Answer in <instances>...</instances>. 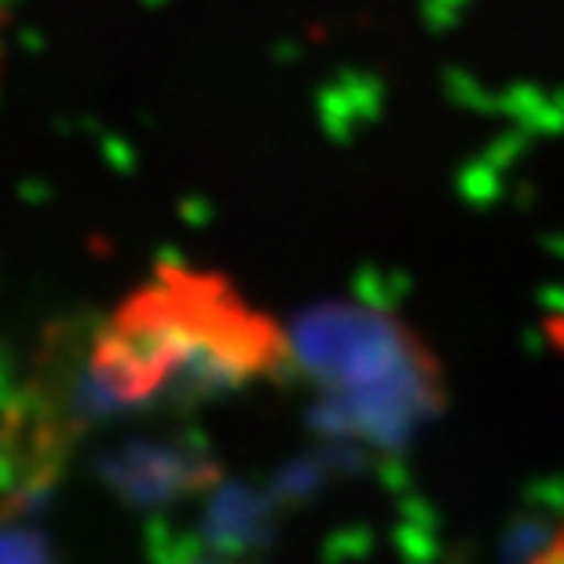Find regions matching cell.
<instances>
[{
  "mask_svg": "<svg viewBox=\"0 0 564 564\" xmlns=\"http://www.w3.org/2000/svg\"><path fill=\"white\" fill-rule=\"evenodd\" d=\"M99 480L118 495L121 502L154 510V506L187 499L217 480V462L202 433L180 440H132V444L110 451L96 462Z\"/></svg>",
  "mask_w": 564,
  "mask_h": 564,
  "instance_id": "cell-3",
  "label": "cell"
},
{
  "mask_svg": "<svg viewBox=\"0 0 564 564\" xmlns=\"http://www.w3.org/2000/svg\"><path fill=\"white\" fill-rule=\"evenodd\" d=\"M293 367L319 389L312 433L400 455L447 408L422 334L378 301H319L286 326Z\"/></svg>",
  "mask_w": 564,
  "mask_h": 564,
  "instance_id": "cell-2",
  "label": "cell"
},
{
  "mask_svg": "<svg viewBox=\"0 0 564 564\" xmlns=\"http://www.w3.org/2000/svg\"><path fill=\"white\" fill-rule=\"evenodd\" d=\"M546 337L554 341V348H561V352H564V308L554 312V315H546Z\"/></svg>",
  "mask_w": 564,
  "mask_h": 564,
  "instance_id": "cell-8",
  "label": "cell"
},
{
  "mask_svg": "<svg viewBox=\"0 0 564 564\" xmlns=\"http://www.w3.org/2000/svg\"><path fill=\"white\" fill-rule=\"evenodd\" d=\"M275 510L279 502L268 491L224 484L220 491H213L198 535L206 550H217V557H246L275 539Z\"/></svg>",
  "mask_w": 564,
  "mask_h": 564,
  "instance_id": "cell-4",
  "label": "cell"
},
{
  "mask_svg": "<svg viewBox=\"0 0 564 564\" xmlns=\"http://www.w3.org/2000/svg\"><path fill=\"white\" fill-rule=\"evenodd\" d=\"M0 564H55L52 546L37 528L4 524L0 528Z\"/></svg>",
  "mask_w": 564,
  "mask_h": 564,
  "instance_id": "cell-6",
  "label": "cell"
},
{
  "mask_svg": "<svg viewBox=\"0 0 564 564\" xmlns=\"http://www.w3.org/2000/svg\"><path fill=\"white\" fill-rule=\"evenodd\" d=\"M0 26H4V15H0ZM0 66H4V44H0Z\"/></svg>",
  "mask_w": 564,
  "mask_h": 564,
  "instance_id": "cell-9",
  "label": "cell"
},
{
  "mask_svg": "<svg viewBox=\"0 0 564 564\" xmlns=\"http://www.w3.org/2000/svg\"><path fill=\"white\" fill-rule=\"evenodd\" d=\"M147 550H151V561L154 564H198L206 557V543L202 535H187V532H176L169 521H151L147 524Z\"/></svg>",
  "mask_w": 564,
  "mask_h": 564,
  "instance_id": "cell-5",
  "label": "cell"
},
{
  "mask_svg": "<svg viewBox=\"0 0 564 564\" xmlns=\"http://www.w3.org/2000/svg\"><path fill=\"white\" fill-rule=\"evenodd\" d=\"M528 564H564V532L550 539V543L539 550V554L528 561Z\"/></svg>",
  "mask_w": 564,
  "mask_h": 564,
  "instance_id": "cell-7",
  "label": "cell"
},
{
  "mask_svg": "<svg viewBox=\"0 0 564 564\" xmlns=\"http://www.w3.org/2000/svg\"><path fill=\"white\" fill-rule=\"evenodd\" d=\"M293 367L290 334L231 279L195 264H158L88 334L70 375L77 425L154 403L191 408Z\"/></svg>",
  "mask_w": 564,
  "mask_h": 564,
  "instance_id": "cell-1",
  "label": "cell"
}]
</instances>
